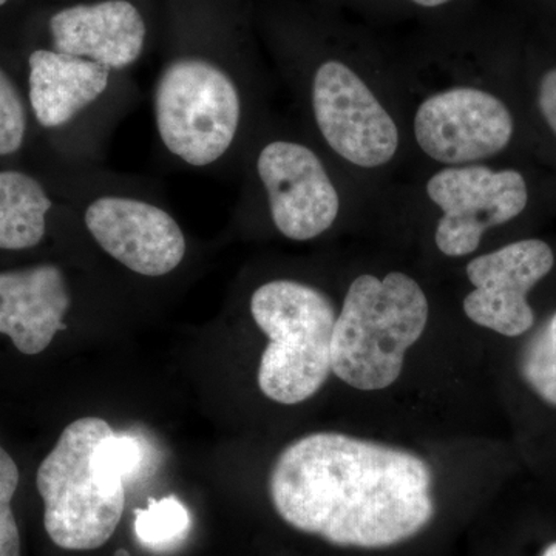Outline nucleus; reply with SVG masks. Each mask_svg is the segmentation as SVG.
Returning <instances> with one entry per match:
<instances>
[{
	"label": "nucleus",
	"mask_w": 556,
	"mask_h": 556,
	"mask_svg": "<svg viewBox=\"0 0 556 556\" xmlns=\"http://www.w3.org/2000/svg\"><path fill=\"white\" fill-rule=\"evenodd\" d=\"M515 118L507 102L475 83L444 84L422 94L407 139L437 167L486 163L510 146Z\"/></svg>",
	"instance_id": "7"
},
{
	"label": "nucleus",
	"mask_w": 556,
	"mask_h": 556,
	"mask_svg": "<svg viewBox=\"0 0 556 556\" xmlns=\"http://www.w3.org/2000/svg\"><path fill=\"white\" fill-rule=\"evenodd\" d=\"M67 281L54 265L0 273V334L27 356L42 353L65 329Z\"/></svg>",
	"instance_id": "12"
},
{
	"label": "nucleus",
	"mask_w": 556,
	"mask_h": 556,
	"mask_svg": "<svg viewBox=\"0 0 556 556\" xmlns=\"http://www.w3.org/2000/svg\"><path fill=\"white\" fill-rule=\"evenodd\" d=\"M20 479V468L0 445V556H21L20 527L11 507Z\"/></svg>",
	"instance_id": "18"
},
{
	"label": "nucleus",
	"mask_w": 556,
	"mask_h": 556,
	"mask_svg": "<svg viewBox=\"0 0 556 556\" xmlns=\"http://www.w3.org/2000/svg\"><path fill=\"white\" fill-rule=\"evenodd\" d=\"M314 124L325 146L350 170L378 174L404 148V124L383 91L345 61L327 60L309 83Z\"/></svg>",
	"instance_id": "5"
},
{
	"label": "nucleus",
	"mask_w": 556,
	"mask_h": 556,
	"mask_svg": "<svg viewBox=\"0 0 556 556\" xmlns=\"http://www.w3.org/2000/svg\"><path fill=\"white\" fill-rule=\"evenodd\" d=\"M155 118L170 153L190 166H208L228 152L239 131V89L212 62L199 58L172 62L156 86Z\"/></svg>",
	"instance_id": "6"
},
{
	"label": "nucleus",
	"mask_w": 556,
	"mask_h": 556,
	"mask_svg": "<svg viewBox=\"0 0 556 556\" xmlns=\"http://www.w3.org/2000/svg\"><path fill=\"white\" fill-rule=\"evenodd\" d=\"M412 2L422 9H439V7L447 5L452 0H412Z\"/></svg>",
	"instance_id": "21"
},
{
	"label": "nucleus",
	"mask_w": 556,
	"mask_h": 556,
	"mask_svg": "<svg viewBox=\"0 0 556 556\" xmlns=\"http://www.w3.org/2000/svg\"><path fill=\"white\" fill-rule=\"evenodd\" d=\"M112 431L101 417H80L65 427L40 463L36 486L43 501V527L64 551L104 546L123 518L126 481L98 459V447Z\"/></svg>",
	"instance_id": "3"
},
{
	"label": "nucleus",
	"mask_w": 556,
	"mask_h": 556,
	"mask_svg": "<svg viewBox=\"0 0 556 556\" xmlns=\"http://www.w3.org/2000/svg\"><path fill=\"white\" fill-rule=\"evenodd\" d=\"M522 375L538 396L556 407V313L527 348Z\"/></svg>",
	"instance_id": "17"
},
{
	"label": "nucleus",
	"mask_w": 556,
	"mask_h": 556,
	"mask_svg": "<svg viewBox=\"0 0 556 556\" xmlns=\"http://www.w3.org/2000/svg\"><path fill=\"white\" fill-rule=\"evenodd\" d=\"M541 556H556V543L551 544V546H548Z\"/></svg>",
	"instance_id": "22"
},
{
	"label": "nucleus",
	"mask_w": 556,
	"mask_h": 556,
	"mask_svg": "<svg viewBox=\"0 0 556 556\" xmlns=\"http://www.w3.org/2000/svg\"><path fill=\"white\" fill-rule=\"evenodd\" d=\"M251 314L269 340L258 365L262 393L281 405L316 396L332 372V300L313 285L280 278L255 289Z\"/></svg>",
	"instance_id": "4"
},
{
	"label": "nucleus",
	"mask_w": 556,
	"mask_h": 556,
	"mask_svg": "<svg viewBox=\"0 0 556 556\" xmlns=\"http://www.w3.org/2000/svg\"><path fill=\"white\" fill-rule=\"evenodd\" d=\"M3 3H7V0H0V7H2Z\"/></svg>",
	"instance_id": "24"
},
{
	"label": "nucleus",
	"mask_w": 556,
	"mask_h": 556,
	"mask_svg": "<svg viewBox=\"0 0 556 556\" xmlns=\"http://www.w3.org/2000/svg\"><path fill=\"white\" fill-rule=\"evenodd\" d=\"M555 266L551 244L538 239L514 241L467 263L471 285L463 300L468 320L506 338L526 334L535 324L529 292Z\"/></svg>",
	"instance_id": "10"
},
{
	"label": "nucleus",
	"mask_w": 556,
	"mask_h": 556,
	"mask_svg": "<svg viewBox=\"0 0 556 556\" xmlns=\"http://www.w3.org/2000/svg\"><path fill=\"white\" fill-rule=\"evenodd\" d=\"M110 70L60 51L36 50L30 56V102L47 129L64 126L108 90Z\"/></svg>",
	"instance_id": "14"
},
{
	"label": "nucleus",
	"mask_w": 556,
	"mask_h": 556,
	"mask_svg": "<svg viewBox=\"0 0 556 556\" xmlns=\"http://www.w3.org/2000/svg\"><path fill=\"white\" fill-rule=\"evenodd\" d=\"M434 477L417 453L339 431L291 442L269 475L278 517L342 547L383 548L434 518Z\"/></svg>",
	"instance_id": "1"
},
{
	"label": "nucleus",
	"mask_w": 556,
	"mask_h": 556,
	"mask_svg": "<svg viewBox=\"0 0 556 556\" xmlns=\"http://www.w3.org/2000/svg\"><path fill=\"white\" fill-rule=\"evenodd\" d=\"M51 201L39 181L21 172H0V249L38 247L46 236Z\"/></svg>",
	"instance_id": "15"
},
{
	"label": "nucleus",
	"mask_w": 556,
	"mask_h": 556,
	"mask_svg": "<svg viewBox=\"0 0 556 556\" xmlns=\"http://www.w3.org/2000/svg\"><path fill=\"white\" fill-rule=\"evenodd\" d=\"M424 195L434 211V248L447 258L477 254L490 230L514 222L529 204V185L517 169L486 163L437 167Z\"/></svg>",
	"instance_id": "8"
},
{
	"label": "nucleus",
	"mask_w": 556,
	"mask_h": 556,
	"mask_svg": "<svg viewBox=\"0 0 556 556\" xmlns=\"http://www.w3.org/2000/svg\"><path fill=\"white\" fill-rule=\"evenodd\" d=\"M27 115L20 91L0 68V156L17 152L24 144Z\"/></svg>",
	"instance_id": "19"
},
{
	"label": "nucleus",
	"mask_w": 556,
	"mask_h": 556,
	"mask_svg": "<svg viewBox=\"0 0 556 556\" xmlns=\"http://www.w3.org/2000/svg\"><path fill=\"white\" fill-rule=\"evenodd\" d=\"M190 527L188 508L175 496L150 500L135 511V536L150 551H169L185 541Z\"/></svg>",
	"instance_id": "16"
},
{
	"label": "nucleus",
	"mask_w": 556,
	"mask_h": 556,
	"mask_svg": "<svg viewBox=\"0 0 556 556\" xmlns=\"http://www.w3.org/2000/svg\"><path fill=\"white\" fill-rule=\"evenodd\" d=\"M115 556H130V554L126 551V548H119V551H116Z\"/></svg>",
	"instance_id": "23"
},
{
	"label": "nucleus",
	"mask_w": 556,
	"mask_h": 556,
	"mask_svg": "<svg viewBox=\"0 0 556 556\" xmlns=\"http://www.w3.org/2000/svg\"><path fill=\"white\" fill-rule=\"evenodd\" d=\"M84 219L110 257L139 276H166L185 258L186 239L178 223L146 201L102 197L87 207Z\"/></svg>",
	"instance_id": "11"
},
{
	"label": "nucleus",
	"mask_w": 556,
	"mask_h": 556,
	"mask_svg": "<svg viewBox=\"0 0 556 556\" xmlns=\"http://www.w3.org/2000/svg\"><path fill=\"white\" fill-rule=\"evenodd\" d=\"M54 51L109 70L134 64L144 49L146 24L127 0L70 7L50 20Z\"/></svg>",
	"instance_id": "13"
},
{
	"label": "nucleus",
	"mask_w": 556,
	"mask_h": 556,
	"mask_svg": "<svg viewBox=\"0 0 556 556\" xmlns=\"http://www.w3.org/2000/svg\"><path fill=\"white\" fill-rule=\"evenodd\" d=\"M538 109L552 134L556 137V67L541 76L536 93Z\"/></svg>",
	"instance_id": "20"
},
{
	"label": "nucleus",
	"mask_w": 556,
	"mask_h": 556,
	"mask_svg": "<svg viewBox=\"0 0 556 556\" xmlns=\"http://www.w3.org/2000/svg\"><path fill=\"white\" fill-rule=\"evenodd\" d=\"M257 174L270 218L285 239L311 241L334 228L342 193L316 150L289 139L270 141L260 150Z\"/></svg>",
	"instance_id": "9"
},
{
	"label": "nucleus",
	"mask_w": 556,
	"mask_h": 556,
	"mask_svg": "<svg viewBox=\"0 0 556 556\" xmlns=\"http://www.w3.org/2000/svg\"><path fill=\"white\" fill-rule=\"evenodd\" d=\"M430 302L422 285L404 270L361 274L338 311L331 343L332 372L358 391L393 386L405 354L422 338Z\"/></svg>",
	"instance_id": "2"
}]
</instances>
